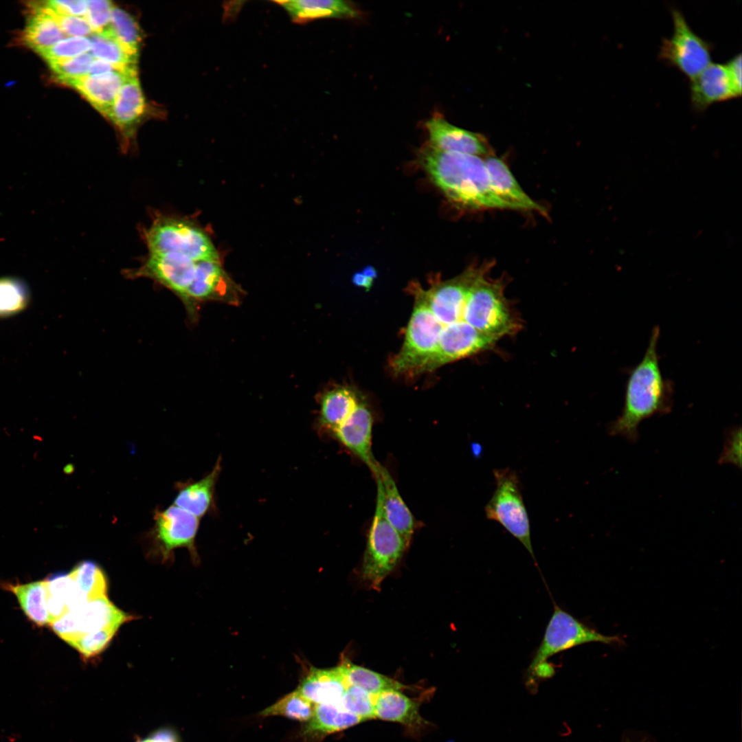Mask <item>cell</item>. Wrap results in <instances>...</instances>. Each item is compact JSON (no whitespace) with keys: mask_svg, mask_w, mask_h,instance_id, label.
I'll use <instances>...</instances> for the list:
<instances>
[{"mask_svg":"<svg viewBox=\"0 0 742 742\" xmlns=\"http://www.w3.org/2000/svg\"><path fill=\"white\" fill-rule=\"evenodd\" d=\"M418 162L456 207L471 212L513 210L493 190L482 157L442 151L427 144L418 153Z\"/></svg>","mask_w":742,"mask_h":742,"instance_id":"1","label":"cell"},{"mask_svg":"<svg viewBox=\"0 0 742 742\" xmlns=\"http://www.w3.org/2000/svg\"><path fill=\"white\" fill-rule=\"evenodd\" d=\"M660 328L655 326L642 360L628 376L624 405L620 415L609 427L612 436H620L634 442L638 425L646 418L664 414L672 407L671 383L662 375L657 350Z\"/></svg>","mask_w":742,"mask_h":742,"instance_id":"2","label":"cell"},{"mask_svg":"<svg viewBox=\"0 0 742 742\" xmlns=\"http://www.w3.org/2000/svg\"><path fill=\"white\" fill-rule=\"evenodd\" d=\"M407 546L387 519L381 493L377 486L374 515L370 528L362 564V577L372 588L379 589L385 577L394 570Z\"/></svg>","mask_w":742,"mask_h":742,"instance_id":"3","label":"cell"},{"mask_svg":"<svg viewBox=\"0 0 742 742\" xmlns=\"http://www.w3.org/2000/svg\"><path fill=\"white\" fill-rule=\"evenodd\" d=\"M414 296L415 304L404 343L392 361V368L396 374L423 372L436 350L442 331L440 323L424 300L416 293Z\"/></svg>","mask_w":742,"mask_h":742,"instance_id":"4","label":"cell"},{"mask_svg":"<svg viewBox=\"0 0 742 742\" xmlns=\"http://www.w3.org/2000/svg\"><path fill=\"white\" fill-rule=\"evenodd\" d=\"M145 239L150 254L177 253L196 262L220 261L208 236L184 220L159 217L146 231Z\"/></svg>","mask_w":742,"mask_h":742,"instance_id":"5","label":"cell"},{"mask_svg":"<svg viewBox=\"0 0 742 742\" xmlns=\"http://www.w3.org/2000/svg\"><path fill=\"white\" fill-rule=\"evenodd\" d=\"M495 491L486 505L487 519L499 523L518 539L535 560L530 538V527L527 510L521 492L517 474L506 468L495 469Z\"/></svg>","mask_w":742,"mask_h":742,"instance_id":"6","label":"cell"},{"mask_svg":"<svg viewBox=\"0 0 742 742\" xmlns=\"http://www.w3.org/2000/svg\"><path fill=\"white\" fill-rule=\"evenodd\" d=\"M590 642L609 645L625 643L619 637L599 633L554 604L542 640L534 653L530 671L546 663V660L554 655Z\"/></svg>","mask_w":742,"mask_h":742,"instance_id":"7","label":"cell"},{"mask_svg":"<svg viewBox=\"0 0 742 742\" xmlns=\"http://www.w3.org/2000/svg\"><path fill=\"white\" fill-rule=\"evenodd\" d=\"M671 14L673 32L662 40L659 57L691 80L711 63L712 47L693 31L680 11L673 9Z\"/></svg>","mask_w":742,"mask_h":742,"instance_id":"8","label":"cell"},{"mask_svg":"<svg viewBox=\"0 0 742 742\" xmlns=\"http://www.w3.org/2000/svg\"><path fill=\"white\" fill-rule=\"evenodd\" d=\"M153 520L150 535L164 559L170 558L178 548H187L196 556L195 538L199 518L172 504L164 509L157 508Z\"/></svg>","mask_w":742,"mask_h":742,"instance_id":"9","label":"cell"},{"mask_svg":"<svg viewBox=\"0 0 742 742\" xmlns=\"http://www.w3.org/2000/svg\"><path fill=\"white\" fill-rule=\"evenodd\" d=\"M133 619L114 605L106 596L90 600L84 605L65 614L60 620V627L70 639L68 644L80 636L105 629H118Z\"/></svg>","mask_w":742,"mask_h":742,"instance_id":"10","label":"cell"},{"mask_svg":"<svg viewBox=\"0 0 742 742\" xmlns=\"http://www.w3.org/2000/svg\"><path fill=\"white\" fill-rule=\"evenodd\" d=\"M196 262L177 253L150 254L136 273L158 281L186 299V292L193 281Z\"/></svg>","mask_w":742,"mask_h":742,"instance_id":"11","label":"cell"},{"mask_svg":"<svg viewBox=\"0 0 742 742\" xmlns=\"http://www.w3.org/2000/svg\"><path fill=\"white\" fill-rule=\"evenodd\" d=\"M429 144L442 151L485 157L492 154L486 138L479 133L456 126L441 115H434L425 122Z\"/></svg>","mask_w":742,"mask_h":742,"instance_id":"12","label":"cell"},{"mask_svg":"<svg viewBox=\"0 0 742 742\" xmlns=\"http://www.w3.org/2000/svg\"><path fill=\"white\" fill-rule=\"evenodd\" d=\"M373 417L366 403L360 401L354 412L333 434L336 439L361 460L374 474L379 463L372 451Z\"/></svg>","mask_w":742,"mask_h":742,"instance_id":"13","label":"cell"},{"mask_svg":"<svg viewBox=\"0 0 742 742\" xmlns=\"http://www.w3.org/2000/svg\"><path fill=\"white\" fill-rule=\"evenodd\" d=\"M690 81L691 104L698 111L706 110L714 103L738 97L726 65L711 63Z\"/></svg>","mask_w":742,"mask_h":742,"instance_id":"14","label":"cell"},{"mask_svg":"<svg viewBox=\"0 0 742 742\" xmlns=\"http://www.w3.org/2000/svg\"><path fill=\"white\" fill-rule=\"evenodd\" d=\"M484 161L491 186L504 202L513 210L533 211L547 216L546 208L526 193L502 159L491 154Z\"/></svg>","mask_w":742,"mask_h":742,"instance_id":"15","label":"cell"},{"mask_svg":"<svg viewBox=\"0 0 742 742\" xmlns=\"http://www.w3.org/2000/svg\"><path fill=\"white\" fill-rule=\"evenodd\" d=\"M137 72L111 71L100 75H86L65 82L76 89L93 106L107 116L124 81Z\"/></svg>","mask_w":742,"mask_h":742,"instance_id":"16","label":"cell"},{"mask_svg":"<svg viewBox=\"0 0 742 742\" xmlns=\"http://www.w3.org/2000/svg\"><path fill=\"white\" fill-rule=\"evenodd\" d=\"M379 488L385 515L398 532L407 547L410 543L414 530V517L401 497L396 484L389 471L379 464L374 474Z\"/></svg>","mask_w":742,"mask_h":742,"instance_id":"17","label":"cell"},{"mask_svg":"<svg viewBox=\"0 0 742 742\" xmlns=\"http://www.w3.org/2000/svg\"><path fill=\"white\" fill-rule=\"evenodd\" d=\"M348 686L341 663L330 668H312L297 690L317 705L339 701Z\"/></svg>","mask_w":742,"mask_h":742,"instance_id":"18","label":"cell"},{"mask_svg":"<svg viewBox=\"0 0 742 742\" xmlns=\"http://www.w3.org/2000/svg\"><path fill=\"white\" fill-rule=\"evenodd\" d=\"M221 458L212 470L201 480L176 484L177 493L174 504L201 518L207 514L214 505V491L221 470Z\"/></svg>","mask_w":742,"mask_h":742,"instance_id":"19","label":"cell"},{"mask_svg":"<svg viewBox=\"0 0 742 742\" xmlns=\"http://www.w3.org/2000/svg\"><path fill=\"white\" fill-rule=\"evenodd\" d=\"M190 299H216L231 303L236 302L220 261L196 262L194 277L186 295V300Z\"/></svg>","mask_w":742,"mask_h":742,"instance_id":"20","label":"cell"},{"mask_svg":"<svg viewBox=\"0 0 742 742\" xmlns=\"http://www.w3.org/2000/svg\"><path fill=\"white\" fill-rule=\"evenodd\" d=\"M374 715L380 719L400 723L412 728L423 726L425 721L419 712V704L401 690H387L374 696Z\"/></svg>","mask_w":742,"mask_h":742,"instance_id":"21","label":"cell"},{"mask_svg":"<svg viewBox=\"0 0 742 742\" xmlns=\"http://www.w3.org/2000/svg\"><path fill=\"white\" fill-rule=\"evenodd\" d=\"M145 110V100L137 75L128 77L117 93L108 117L126 133L140 120Z\"/></svg>","mask_w":742,"mask_h":742,"instance_id":"22","label":"cell"},{"mask_svg":"<svg viewBox=\"0 0 742 742\" xmlns=\"http://www.w3.org/2000/svg\"><path fill=\"white\" fill-rule=\"evenodd\" d=\"M280 5L296 23H305L320 18L356 17L357 11L346 1L340 0L279 1Z\"/></svg>","mask_w":742,"mask_h":742,"instance_id":"23","label":"cell"},{"mask_svg":"<svg viewBox=\"0 0 742 742\" xmlns=\"http://www.w3.org/2000/svg\"><path fill=\"white\" fill-rule=\"evenodd\" d=\"M361 398L348 387L328 391L320 401L319 425L333 432L354 412Z\"/></svg>","mask_w":742,"mask_h":742,"instance_id":"24","label":"cell"},{"mask_svg":"<svg viewBox=\"0 0 742 742\" xmlns=\"http://www.w3.org/2000/svg\"><path fill=\"white\" fill-rule=\"evenodd\" d=\"M363 721L344 709L339 701L317 704L313 716L307 722L303 734L306 737L319 738L354 726Z\"/></svg>","mask_w":742,"mask_h":742,"instance_id":"25","label":"cell"},{"mask_svg":"<svg viewBox=\"0 0 742 742\" xmlns=\"http://www.w3.org/2000/svg\"><path fill=\"white\" fill-rule=\"evenodd\" d=\"M23 38L30 47L39 53L54 45L66 35L44 3L34 5Z\"/></svg>","mask_w":742,"mask_h":742,"instance_id":"26","label":"cell"},{"mask_svg":"<svg viewBox=\"0 0 742 742\" xmlns=\"http://www.w3.org/2000/svg\"><path fill=\"white\" fill-rule=\"evenodd\" d=\"M6 588L16 596L25 615L37 625L44 626L54 621L47 608L46 581L8 585Z\"/></svg>","mask_w":742,"mask_h":742,"instance_id":"27","label":"cell"},{"mask_svg":"<svg viewBox=\"0 0 742 742\" xmlns=\"http://www.w3.org/2000/svg\"><path fill=\"white\" fill-rule=\"evenodd\" d=\"M348 686L359 687L372 695L384 690H404L407 686L384 675L357 665L345 659L341 662Z\"/></svg>","mask_w":742,"mask_h":742,"instance_id":"28","label":"cell"},{"mask_svg":"<svg viewBox=\"0 0 742 742\" xmlns=\"http://www.w3.org/2000/svg\"><path fill=\"white\" fill-rule=\"evenodd\" d=\"M89 52L92 56L122 67H136L137 57L128 53L114 38L109 29L99 34L93 33Z\"/></svg>","mask_w":742,"mask_h":742,"instance_id":"29","label":"cell"},{"mask_svg":"<svg viewBox=\"0 0 742 742\" xmlns=\"http://www.w3.org/2000/svg\"><path fill=\"white\" fill-rule=\"evenodd\" d=\"M87 600L106 596L107 582L103 571L95 563L85 561L69 573Z\"/></svg>","mask_w":742,"mask_h":742,"instance_id":"30","label":"cell"},{"mask_svg":"<svg viewBox=\"0 0 742 742\" xmlns=\"http://www.w3.org/2000/svg\"><path fill=\"white\" fill-rule=\"evenodd\" d=\"M315 708V705L296 689L263 710L260 715L262 717L283 716L308 722L313 716Z\"/></svg>","mask_w":742,"mask_h":742,"instance_id":"31","label":"cell"},{"mask_svg":"<svg viewBox=\"0 0 742 742\" xmlns=\"http://www.w3.org/2000/svg\"><path fill=\"white\" fill-rule=\"evenodd\" d=\"M109 29L128 53L137 56L140 32L136 21L131 15L113 5Z\"/></svg>","mask_w":742,"mask_h":742,"instance_id":"32","label":"cell"},{"mask_svg":"<svg viewBox=\"0 0 742 742\" xmlns=\"http://www.w3.org/2000/svg\"><path fill=\"white\" fill-rule=\"evenodd\" d=\"M29 297L27 286L22 280L13 277L0 278V317L21 311Z\"/></svg>","mask_w":742,"mask_h":742,"instance_id":"33","label":"cell"},{"mask_svg":"<svg viewBox=\"0 0 742 742\" xmlns=\"http://www.w3.org/2000/svg\"><path fill=\"white\" fill-rule=\"evenodd\" d=\"M339 704L346 711L364 721L376 718L374 695L359 687L348 686L339 700Z\"/></svg>","mask_w":742,"mask_h":742,"instance_id":"34","label":"cell"},{"mask_svg":"<svg viewBox=\"0 0 742 742\" xmlns=\"http://www.w3.org/2000/svg\"><path fill=\"white\" fill-rule=\"evenodd\" d=\"M91 46L89 38L67 37L38 54L51 63L89 52Z\"/></svg>","mask_w":742,"mask_h":742,"instance_id":"35","label":"cell"},{"mask_svg":"<svg viewBox=\"0 0 742 742\" xmlns=\"http://www.w3.org/2000/svg\"><path fill=\"white\" fill-rule=\"evenodd\" d=\"M95 58L90 52L49 63L56 78L61 82L88 75Z\"/></svg>","mask_w":742,"mask_h":742,"instance_id":"36","label":"cell"},{"mask_svg":"<svg viewBox=\"0 0 742 742\" xmlns=\"http://www.w3.org/2000/svg\"><path fill=\"white\" fill-rule=\"evenodd\" d=\"M117 630L105 629L83 634L70 642L85 659L93 657L102 653L109 644Z\"/></svg>","mask_w":742,"mask_h":742,"instance_id":"37","label":"cell"},{"mask_svg":"<svg viewBox=\"0 0 742 742\" xmlns=\"http://www.w3.org/2000/svg\"><path fill=\"white\" fill-rule=\"evenodd\" d=\"M87 10L84 16L93 33L99 34L109 27L112 3L107 0H88Z\"/></svg>","mask_w":742,"mask_h":742,"instance_id":"38","label":"cell"},{"mask_svg":"<svg viewBox=\"0 0 742 742\" xmlns=\"http://www.w3.org/2000/svg\"><path fill=\"white\" fill-rule=\"evenodd\" d=\"M47 8L50 11L60 28L66 36L69 37H87V36L93 34L89 24L84 17L58 14L48 8Z\"/></svg>","mask_w":742,"mask_h":742,"instance_id":"39","label":"cell"},{"mask_svg":"<svg viewBox=\"0 0 742 742\" xmlns=\"http://www.w3.org/2000/svg\"><path fill=\"white\" fill-rule=\"evenodd\" d=\"M45 6L56 14L84 17L87 10V1L84 0L46 1Z\"/></svg>","mask_w":742,"mask_h":742,"instance_id":"40","label":"cell"},{"mask_svg":"<svg viewBox=\"0 0 742 742\" xmlns=\"http://www.w3.org/2000/svg\"><path fill=\"white\" fill-rule=\"evenodd\" d=\"M721 462H730L741 466V429L731 431L721 454Z\"/></svg>","mask_w":742,"mask_h":742,"instance_id":"41","label":"cell"},{"mask_svg":"<svg viewBox=\"0 0 742 742\" xmlns=\"http://www.w3.org/2000/svg\"><path fill=\"white\" fill-rule=\"evenodd\" d=\"M729 77L737 96L741 95V54L732 58L726 64Z\"/></svg>","mask_w":742,"mask_h":742,"instance_id":"42","label":"cell"},{"mask_svg":"<svg viewBox=\"0 0 742 742\" xmlns=\"http://www.w3.org/2000/svg\"><path fill=\"white\" fill-rule=\"evenodd\" d=\"M137 742H179L176 734L170 730H161Z\"/></svg>","mask_w":742,"mask_h":742,"instance_id":"43","label":"cell"},{"mask_svg":"<svg viewBox=\"0 0 742 742\" xmlns=\"http://www.w3.org/2000/svg\"><path fill=\"white\" fill-rule=\"evenodd\" d=\"M352 282L355 286L362 287L366 291H368L372 287L374 280L366 276L361 271H358L352 276Z\"/></svg>","mask_w":742,"mask_h":742,"instance_id":"44","label":"cell"},{"mask_svg":"<svg viewBox=\"0 0 742 742\" xmlns=\"http://www.w3.org/2000/svg\"><path fill=\"white\" fill-rule=\"evenodd\" d=\"M361 272L368 278L372 279L373 280H374V279L377 277L378 275L375 268L370 265L365 267L361 271Z\"/></svg>","mask_w":742,"mask_h":742,"instance_id":"45","label":"cell"},{"mask_svg":"<svg viewBox=\"0 0 742 742\" xmlns=\"http://www.w3.org/2000/svg\"><path fill=\"white\" fill-rule=\"evenodd\" d=\"M471 448H472L473 455L475 457L478 458V457L481 456V454L482 453V447L481 445H480L478 443H473L472 446H471Z\"/></svg>","mask_w":742,"mask_h":742,"instance_id":"46","label":"cell"}]
</instances>
